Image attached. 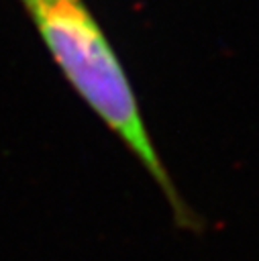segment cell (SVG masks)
<instances>
[{
  "label": "cell",
  "instance_id": "1",
  "mask_svg": "<svg viewBox=\"0 0 259 261\" xmlns=\"http://www.w3.org/2000/svg\"><path fill=\"white\" fill-rule=\"evenodd\" d=\"M41 33L49 53L77 94L122 139L165 194L179 226H198L194 212L175 190L141 116L131 82L82 0H20Z\"/></svg>",
  "mask_w": 259,
  "mask_h": 261
}]
</instances>
